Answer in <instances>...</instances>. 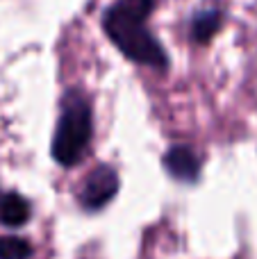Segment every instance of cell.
I'll return each instance as SVG.
<instances>
[{
    "instance_id": "cell-1",
    "label": "cell",
    "mask_w": 257,
    "mask_h": 259,
    "mask_svg": "<svg viewBox=\"0 0 257 259\" xmlns=\"http://www.w3.org/2000/svg\"><path fill=\"white\" fill-rule=\"evenodd\" d=\"M155 3L157 0H116L103 12V30L123 57L155 71H166V50L146 25Z\"/></svg>"
},
{
    "instance_id": "cell-2",
    "label": "cell",
    "mask_w": 257,
    "mask_h": 259,
    "mask_svg": "<svg viewBox=\"0 0 257 259\" xmlns=\"http://www.w3.org/2000/svg\"><path fill=\"white\" fill-rule=\"evenodd\" d=\"M94 137V112L82 96L68 94L53 134V157L59 166L68 168L82 161Z\"/></svg>"
},
{
    "instance_id": "cell-3",
    "label": "cell",
    "mask_w": 257,
    "mask_h": 259,
    "mask_svg": "<svg viewBox=\"0 0 257 259\" xmlns=\"http://www.w3.org/2000/svg\"><path fill=\"white\" fill-rule=\"evenodd\" d=\"M121 180L114 166L100 164L87 175L84 187L80 191V205L84 211H100L116 198Z\"/></svg>"
},
{
    "instance_id": "cell-4",
    "label": "cell",
    "mask_w": 257,
    "mask_h": 259,
    "mask_svg": "<svg viewBox=\"0 0 257 259\" xmlns=\"http://www.w3.org/2000/svg\"><path fill=\"white\" fill-rule=\"evenodd\" d=\"M164 170L182 184H196L200 180V157L191 146H171L162 157Z\"/></svg>"
},
{
    "instance_id": "cell-5",
    "label": "cell",
    "mask_w": 257,
    "mask_h": 259,
    "mask_svg": "<svg viewBox=\"0 0 257 259\" xmlns=\"http://www.w3.org/2000/svg\"><path fill=\"white\" fill-rule=\"evenodd\" d=\"M32 216V205L27 198H23L16 191H7L0 196V223L7 228H21L30 221Z\"/></svg>"
},
{
    "instance_id": "cell-6",
    "label": "cell",
    "mask_w": 257,
    "mask_h": 259,
    "mask_svg": "<svg viewBox=\"0 0 257 259\" xmlns=\"http://www.w3.org/2000/svg\"><path fill=\"white\" fill-rule=\"evenodd\" d=\"M223 27V12L221 9H200L191 16L189 23V34L196 44L205 46L214 39L219 30Z\"/></svg>"
},
{
    "instance_id": "cell-7",
    "label": "cell",
    "mask_w": 257,
    "mask_h": 259,
    "mask_svg": "<svg viewBox=\"0 0 257 259\" xmlns=\"http://www.w3.org/2000/svg\"><path fill=\"white\" fill-rule=\"evenodd\" d=\"M34 248L23 237H0V259H30Z\"/></svg>"
}]
</instances>
